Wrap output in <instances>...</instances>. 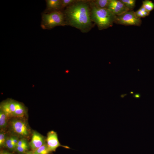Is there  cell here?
<instances>
[{
    "instance_id": "cell-1",
    "label": "cell",
    "mask_w": 154,
    "mask_h": 154,
    "mask_svg": "<svg viewBox=\"0 0 154 154\" xmlns=\"http://www.w3.org/2000/svg\"><path fill=\"white\" fill-rule=\"evenodd\" d=\"M90 11L89 1L78 0L66 7L63 12L66 25L83 33L88 32L93 26Z\"/></svg>"
},
{
    "instance_id": "cell-2",
    "label": "cell",
    "mask_w": 154,
    "mask_h": 154,
    "mask_svg": "<svg viewBox=\"0 0 154 154\" xmlns=\"http://www.w3.org/2000/svg\"><path fill=\"white\" fill-rule=\"evenodd\" d=\"M91 18L92 21L97 26L99 30L112 27L115 23L116 16L108 9H100L91 4Z\"/></svg>"
},
{
    "instance_id": "cell-3",
    "label": "cell",
    "mask_w": 154,
    "mask_h": 154,
    "mask_svg": "<svg viewBox=\"0 0 154 154\" xmlns=\"http://www.w3.org/2000/svg\"><path fill=\"white\" fill-rule=\"evenodd\" d=\"M65 25L64 15L62 11L44 12L42 14L41 26L43 29H50L57 26Z\"/></svg>"
},
{
    "instance_id": "cell-4",
    "label": "cell",
    "mask_w": 154,
    "mask_h": 154,
    "mask_svg": "<svg viewBox=\"0 0 154 154\" xmlns=\"http://www.w3.org/2000/svg\"><path fill=\"white\" fill-rule=\"evenodd\" d=\"M0 110L3 112L8 117H23L26 114L25 107L21 103L9 99L2 102Z\"/></svg>"
},
{
    "instance_id": "cell-5",
    "label": "cell",
    "mask_w": 154,
    "mask_h": 154,
    "mask_svg": "<svg viewBox=\"0 0 154 154\" xmlns=\"http://www.w3.org/2000/svg\"><path fill=\"white\" fill-rule=\"evenodd\" d=\"M141 23V19L136 16L135 12L129 10L121 15L116 16L114 23L126 26H139Z\"/></svg>"
},
{
    "instance_id": "cell-6",
    "label": "cell",
    "mask_w": 154,
    "mask_h": 154,
    "mask_svg": "<svg viewBox=\"0 0 154 154\" xmlns=\"http://www.w3.org/2000/svg\"><path fill=\"white\" fill-rule=\"evenodd\" d=\"M13 131L20 136L26 137L30 133V130L26 122L19 119H14L11 122Z\"/></svg>"
},
{
    "instance_id": "cell-7",
    "label": "cell",
    "mask_w": 154,
    "mask_h": 154,
    "mask_svg": "<svg viewBox=\"0 0 154 154\" xmlns=\"http://www.w3.org/2000/svg\"><path fill=\"white\" fill-rule=\"evenodd\" d=\"M46 141L48 147L51 152L55 151L56 149L60 147L67 149L70 148L68 146L63 145L60 144L56 132L53 130L48 133Z\"/></svg>"
},
{
    "instance_id": "cell-8",
    "label": "cell",
    "mask_w": 154,
    "mask_h": 154,
    "mask_svg": "<svg viewBox=\"0 0 154 154\" xmlns=\"http://www.w3.org/2000/svg\"><path fill=\"white\" fill-rule=\"evenodd\" d=\"M108 9L116 16L121 15L129 10L120 0H111Z\"/></svg>"
},
{
    "instance_id": "cell-9",
    "label": "cell",
    "mask_w": 154,
    "mask_h": 154,
    "mask_svg": "<svg viewBox=\"0 0 154 154\" xmlns=\"http://www.w3.org/2000/svg\"><path fill=\"white\" fill-rule=\"evenodd\" d=\"M45 141L44 136L38 132L34 131L33 133L29 145L33 151L45 143Z\"/></svg>"
},
{
    "instance_id": "cell-10",
    "label": "cell",
    "mask_w": 154,
    "mask_h": 154,
    "mask_svg": "<svg viewBox=\"0 0 154 154\" xmlns=\"http://www.w3.org/2000/svg\"><path fill=\"white\" fill-rule=\"evenodd\" d=\"M46 8L44 12H50L61 11L60 0H47Z\"/></svg>"
},
{
    "instance_id": "cell-11",
    "label": "cell",
    "mask_w": 154,
    "mask_h": 154,
    "mask_svg": "<svg viewBox=\"0 0 154 154\" xmlns=\"http://www.w3.org/2000/svg\"><path fill=\"white\" fill-rule=\"evenodd\" d=\"M19 139L17 136H12L7 138L5 146L11 150H15Z\"/></svg>"
},
{
    "instance_id": "cell-12",
    "label": "cell",
    "mask_w": 154,
    "mask_h": 154,
    "mask_svg": "<svg viewBox=\"0 0 154 154\" xmlns=\"http://www.w3.org/2000/svg\"><path fill=\"white\" fill-rule=\"evenodd\" d=\"M111 0H96L90 1V3L97 8L108 9Z\"/></svg>"
},
{
    "instance_id": "cell-13",
    "label": "cell",
    "mask_w": 154,
    "mask_h": 154,
    "mask_svg": "<svg viewBox=\"0 0 154 154\" xmlns=\"http://www.w3.org/2000/svg\"><path fill=\"white\" fill-rule=\"evenodd\" d=\"M33 152L34 154H50L51 153L49 150L46 143Z\"/></svg>"
},
{
    "instance_id": "cell-14",
    "label": "cell",
    "mask_w": 154,
    "mask_h": 154,
    "mask_svg": "<svg viewBox=\"0 0 154 154\" xmlns=\"http://www.w3.org/2000/svg\"><path fill=\"white\" fill-rule=\"evenodd\" d=\"M8 117L2 111L0 110V127L3 129L6 127L7 125Z\"/></svg>"
},
{
    "instance_id": "cell-15",
    "label": "cell",
    "mask_w": 154,
    "mask_h": 154,
    "mask_svg": "<svg viewBox=\"0 0 154 154\" xmlns=\"http://www.w3.org/2000/svg\"><path fill=\"white\" fill-rule=\"evenodd\" d=\"M142 6L150 12L154 9V3L149 0L143 1Z\"/></svg>"
},
{
    "instance_id": "cell-16",
    "label": "cell",
    "mask_w": 154,
    "mask_h": 154,
    "mask_svg": "<svg viewBox=\"0 0 154 154\" xmlns=\"http://www.w3.org/2000/svg\"><path fill=\"white\" fill-rule=\"evenodd\" d=\"M125 7L129 10H132L135 6V0H120Z\"/></svg>"
},
{
    "instance_id": "cell-17",
    "label": "cell",
    "mask_w": 154,
    "mask_h": 154,
    "mask_svg": "<svg viewBox=\"0 0 154 154\" xmlns=\"http://www.w3.org/2000/svg\"><path fill=\"white\" fill-rule=\"evenodd\" d=\"M78 0H61L60 2V10L61 11L65 7L73 4Z\"/></svg>"
},
{
    "instance_id": "cell-18",
    "label": "cell",
    "mask_w": 154,
    "mask_h": 154,
    "mask_svg": "<svg viewBox=\"0 0 154 154\" xmlns=\"http://www.w3.org/2000/svg\"><path fill=\"white\" fill-rule=\"evenodd\" d=\"M7 138L5 132L1 130L0 132V146L1 147L5 146Z\"/></svg>"
},
{
    "instance_id": "cell-19",
    "label": "cell",
    "mask_w": 154,
    "mask_h": 154,
    "mask_svg": "<svg viewBox=\"0 0 154 154\" xmlns=\"http://www.w3.org/2000/svg\"><path fill=\"white\" fill-rule=\"evenodd\" d=\"M29 148V145L28 143L23 145L17 146L16 147L15 150L20 153H26Z\"/></svg>"
},
{
    "instance_id": "cell-20",
    "label": "cell",
    "mask_w": 154,
    "mask_h": 154,
    "mask_svg": "<svg viewBox=\"0 0 154 154\" xmlns=\"http://www.w3.org/2000/svg\"><path fill=\"white\" fill-rule=\"evenodd\" d=\"M135 13L136 16L138 17L141 19V18L145 17L148 16L149 15L150 12L147 11L145 12H143L139 9L135 12Z\"/></svg>"
},
{
    "instance_id": "cell-21",
    "label": "cell",
    "mask_w": 154,
    "mask_h": 154,
    "mask_svg": "<svg viewBox=\"0 0 154 154\" xmlns=\"http://www.w3.org/2000/svg\"><path fill=\"white\" fill-rule=\"evenodd\" d=\"M28 143L26 140L24 139H19L17 145V147L19 146Z\"/></svg>"
},
{
    "instance_id": "cell-22",
    "label": "cell",
    "mask_w": 154,
    "mask_h": 154,
    "mask_svg": "<svg viewBox=\"0 0 154 154\" xmlns=\"http://www.w3.org/2000/svg\"><path fill=\"white\" fill-rule=\"evenodd\" d=\"M133 96L135 98H139L141 97V95L139 93H135L133 95Z\"/></svg>"
},
{
    "instance_id": "cell-23",
    "label": "cell",
    "mask_w": 154,
    "mask_h": 154,
    "mask_svg": "<svg viewBox=\"0 0 154 154\" xmlns=\"http://www.w3.org/2000/svg\"><path fill=\"white\" fill-rule=\"evenodd\" d=\"M0 154H11L7 151H2L0 152Z\"/></svg>"
},
{
    "instance_id": "cell-24",
    "label": "cell",
    "mask_w": 154,
    "mask_h": 154,
    "mask_svg": "<svg viewBox=\"0 0 154 154\" xmlns=\"http://www.w3.org/2000/svg\"><path fill=\"white\" fill-rule=\"evenodd\" d=\"M26 154H34L33 151L27 152Z\"/></svg>"
},
{
    "instance_id": "cell-25",
    "label": "cell",
    "mask_w": 154,
    "mask_h": 154,
    "mask_svg": "<svg viewBox=\"0 0 154 154\" xmlns=\"http://www.w3.org/2000/svg\"><path fill=\"white\" fill-rule=\"evenodd\" d=\"M130 93L131 94H133V92L131 91L130 92Z\"/></svg>"
}]
</instances>
